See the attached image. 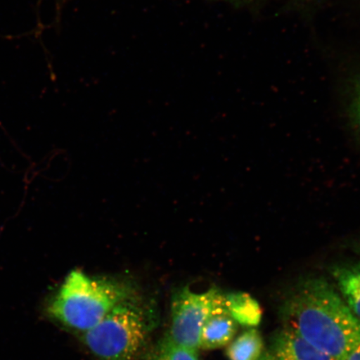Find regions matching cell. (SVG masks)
Listing matches in <instances>:
<instances>
[{"label": "cell", "instance_id": "1", "mask_svg": "<svg viewBox=\"0 0 360 360\" xmlns=\"http://www.w3.org/2000/svg\"><path fill=\"white\" fill-rule=\"evenodd\" d=\"M282 317L285 328L335 360L360 340V322L323 278L300 282L283 304Z\"/></svg>", "mask_w": 360, "mask_h": 360}, {"label": "cell", "instance_id": "2", "mask_svg": "<svg viewBox=\"0 0 360 360\" xmlns=\"http://www.w3.org/2000/svg\"><path fill=\"white\" fill-rule=\"evenodd\" d=\"M131 283L110 277H92L79 269L68 274L49 301V317L70 330L87 332L116 306L137 296Z\"/></svg>", "mask_w": 360, "mask_h": 360}, {"label": "cell", "instance_id": "3", "mask_svg": "<svg viewBox=\"0 0 360 360\" xmlns=\"http://www.w3.org/2000/svg\"><path fill=\"white\" fill-rule=\"evenodd\" d=\"M155 322L154 309L138 295L84 333L82 341L98 360H141L150 346Z\"/></svg>", "mask_w": 360, "mask_h": 360}, {"label": "cell", "instance_id": "4", "mask_svg": "<svg viewBox=\"0 0 360 360\" xmlns=\"http://www.w3.org/2000/svg\"><path fill=\"white\" fill-rule=\"evenodd\" d=\"M222 304L224 294L217 288L201 292L183 288L173 297L167 335L178 345L199 350L202 326L214 310Z\"/></svg>", "mask_w": 360, "mask_h": 360}, {"label": "cell", "instance_id": "5", "mask_svg": "<svg viewBox=\"0 0 360 360\" xmlns=\"http://www.w3.org/2000/svg\"><path fill=\"white\" fill-rule=\"evenodd\" d=\"M270 354L274 360H335L285 327L274 335Z\"/></svg>", "mask_w": 360, "mask_h": 360}, {"label": "cell", "instance_id": "6", "mask_svg": "<svg viewBox=\"0 0 360 360\" xmlns=\"http://www.w3.org/2000/svg\"><path fill=\"white\" fill-rule=\"evenodd\" d=\"M238 331V323L224 307L216 308L202 327L200 349L213 350L231 343Z\"/></svg>", "mask_w": 360, "mask_h": 360}, {"label": "cell", "instance_id": "7", "mask_svg": "<svg viewBox=\"0 0 360 360\" xmlns=\"http://www.w3.org/2000/svg\"><path fill=\"white\" fill-rule=\"evenodd\" d=\"M331 274L342 299L360 322V261L336 264L332 267Z\"/></svg>", "mask_w": 360, "mask_h": 360}, {"label": "cell", "instance_id": "8", "mask_svg": "<svg viewBox=\"0 0 360 360\" xmlns=\"http://www.w3.org/2000/svg\"><path fill=\"white\" fill-rule=\"evenodd\" d=\"M224 304L227 312L238 325L255 328L262 319V309L253 297L245 292L224 294Z\"/></svg>", "mask_w": 360, "mask_h": 360}, {"label": "cell", "instance_id": "9", "mask_svg": "<svg viewBox=\"0 0 360 360\" xmlns=\"http://www.w3.org/2000/svg\"><path fill=\"white\" fill-rule=\"evenodd\" d=\"M262 335L255 328L232 340L226 351L229 360H259L264 354Z\"/></svg>", "mask_w": 360, "mask_h": 360}, {"label": "cell", "instance_id": "10", "mask_svg": "<svg viewBox=\"0 0 360 360\" xmlns=\"http://www.w3.org/2000/svg\"><path fill=\"white\" fill-rule=\"evenodd\" d=\"M141 360H200L198 350L184 347L165 335L154 345L148 346Z\"/></svg>", "mask_w": 360, "mask_h": 360}, {"label": "cell", "instance_id": "11", "mask_svg": "<svg viewBox=\"0 0 360 360\" xmlns=\"http://www.w3.org/2000/svg\"><path fill=\"white\" fill-rule=\"evenodd\" d=\"M349 117L355 131L360 137V79L354 85L352 101L349 106Z\"/></svg>", "mask_w": 360, "mask_h": 360}, {"label": "cell", "instance_id": "12", "mask_svg": "<svg viewBox=\"0 0 360 360\" xmlns=\"http://www.w3.org/2000/svg\"><path fill=\"white\" fill-rule=\"evenodd\" d=\"M340 360H360V340L351 347Z\"/></svg>", "mask_w": 360, "mask_h": 360}, {"label": "cell", "instance_id": "13", "mask_svg": "<svg viewBox=\"0 0 360 360\" xmlns=\"http://www.w3.org/2000/svg\"><path fill=\"white\" fill-rule=\"evenodd\" d=\"M259 360H274L271 354L270 353H264L262 357L260 358Z\"/></svg>", "mask_w": 360, "mask_h": 360}, {"label": "cell", "instance_id": "14", "mask_svg": "<svg viewBox=\"0 0 360 360\" xmlns=\"http://www.w3.org/2000/svg\"><path fill=\"white\" fill-rule=\"evenodd\" d=\"M220 1H226V2H231V3H236V2L241 1V0H220Z\"/></svg>", "mask_w": 360, "mask_h": 360}, {"label": "cell", "instance_id": "15", "mask_svg": "<svg viewBox=\"0 0 360 360\" xmlns=\"http://www.w3.org/2000/svg\"><path fill=\"white\" fill-rule=\"evenodd\" d=\"M65 1V0H56V2H58V4H60V6H61V4H62L63 3H64Z\"/></svg>", "mask_w": 360, "mask_h": 360}, {"label": "cell", "instance_id": "16", "mask_svg": "<svg viewBox=\"0 0 360 360\" xmlns=\"http://www.w3.org/2000/svg\"><path fill=\"white\" fill-rule=\"evenodd\" d=\"M357 247H358L359 253L360 254V241H359Z\"/></svg>", "mask_w": 360, "mask_h": 360}]
</instances>
